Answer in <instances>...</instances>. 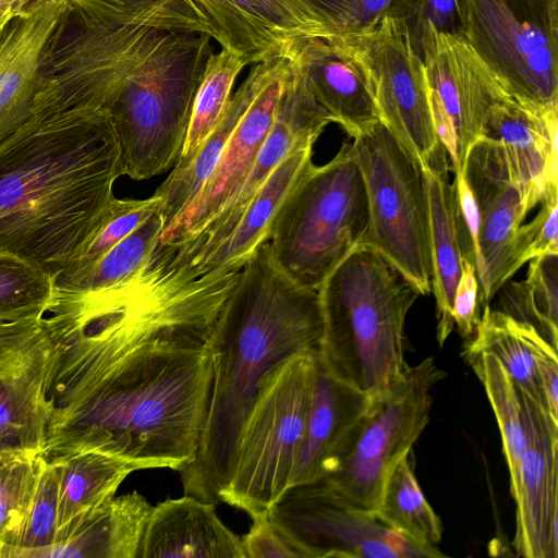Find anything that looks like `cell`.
Returning a JSON list of instances; mask_svg holds the SVG:
<instances>
[{"mask_svg":"<svg viewBox=\"0 0 558 558\" xmlns=\"http://www.w3.org/2000/svg\"><path fill=\"white\" fill-rule=\"evenodd\" d=\"M207 339L163 337L105 359L52 351L43 457L99 451L136 470L185 466L210 399Z\"/></svg>","mask_w":558,"mask_h":558,"instance_id":"cell-1","label":"cell"},{"mask_svg":"<svg viewBox=\"0 0 558 558\" xmlns=\"http://www.w3.org/2000/svg\"><path fill=\"white\" fill-rule=\"evenodd\" d=\"M121 175L106 109L34 116L0 143V251L54 277L99 229Z\"/></svg>","mask_w":558,"mask_h":558,"instance_id":"cell-2","label":"cell"},{"mask_svg":"<svg viewBox=\"0 0 558 558\" xmlns=\"http://www.w3.org/2000/svg\"><path fill=\"white\" fill-rule=\"evenodd\" d=\"M322 333L318 291L280 267L269 240L259 244L240 269L207 339L210 399L194 459L179 470L184 495L218 502L263 380L290 356L319 350Z\"/></svg>","mask_w":558,"mask_h":558,"instance_id":"cell-3","label":"cell"},{"mask_svg":"<svg viewBox=\"0 0 558 558\" xmlns=\"http://www.w3.org/2000/svg\"><path fill=\"white\" fill-rule=\"evenodd\" d=\"M317 291L323 366L372 399L383 396L408 366L405 319L421 293L386 258L364 245L341 260Z\"/></svg>","mask_w":558,"mask_h":558,"instance_id":"cell-4","label":"cell"},{"mask_svg":"<svg viewBox=\"0 0 558 558\" xmlns=\"http://www.w3.org/2000/svg\"><path fill=\"white\" fill-rule=\"evenodd\" d=\"M198 33H163L106 106L123 175L141 181L173 168L213 47Z\"/></svg>","mask_w":558,"mask_h":558,"instance_id":"cell-5","label":"cell"},{"mask_svg":"<svg viewBox=\"0 0 558 558\" xmlns=\"http://www.w3.org/2000/svg\"><path fill=\"white\" fill-rule=\"evenodd\" d=\"M369 222L367 192L352 143L327 163L306 168L279 205L269 244L280 267L300 284L318 290L330 271L364 245Z\"/></svg>","mask_w":558,"mask_h":558,"instance_id":"cell-6","label":"cell"},{"mask_svg":"<svg viewBox=\"0 0 558 558\" xmlns=\"http://www.w3.org/2000/svg\"><path fill=\"white\" fill-rule=\"evenodd\" d=\"M318 350L299 352L271 371L242 426L218 501L265 517L289 488L312 401Z\"/></svg>","mask_w":558,"mask_h":558,"instance_id":"cell-7","label":"cell"},{"mask_svg":"<svg viewBox=\"0 0 558 558\" xmlns=\"http://www.w3.org/2000/svg\"><path fill=\"white\" fill-rule=\"evenodd\" d=\"M369 222L364 246L397 268L421 293L432 291L430 220L421 165L383 122L353 138Z\"/></svg>","mask_w":558,"mask_h":558,"instance_id":"cell-8","label":"cell"},{"mask_svg":"<svg viewBox=\"0 0 558 558\" xmlns=\"http://www.w3.org/2000/svg\"><path fill=\"white\" fill-rule=\"evenodd\" d=\"M163 33L144 26H104L68 7L43 53L34 116L106 109Z\"/></svg>","mask_w":558,"mask_h":558,"instance_id":"cell-9","label":"cell"},{"mask_svg":"<svg viewBox=\"0 0 558 558\" xmlns=\"http://www.w3.org/2000/svg\"><path fill=\"white\" fill-rule=\"evenodd\" d=\"M445 377L433 357L407 366L401 379L373 400L336 468L320 478L325 485L353 508L374 513L388 475L427 425L430 391Z\"/></svg>","mask_w":558,"mask_h":558,"instance_id":"cell-10","label":"cell"},{"mask_svg":"<svg viewBox=\"0 0 558 558\" xmlns=\"http://www.w3.org/2000/svg\"><path fill=\"white\" fill-rule=\"evenodd\" d=\"M465 40L514 97L558 108V0H465Z\"/></svg>","mask_w":558,"mask_h":558,"instance_id":"cell-11","label":"cell"},{"mask_svg":"<svg viewBox=\"0 0 558 558\" xmlns=\"http://www.w3.org/2000/svg\"><path fill=\"white\" fill-rule=\"evenodd\" d=\"M331 44L344 47L362 64L380 122L422 169L448 168L433 121L424 62L397 22L385 14L373 28Z\"/></svg>","mask_w":558,"mask_h":558,"instance_id":"cell-12","label":"cell"},{"mask_svg":"<svg viewBox=\"0 0 558 558\" xmlns=\"http://www.w3.org/2000/svg\"><path fill=\"white\" fill-rule=\"evenodd\" d=\"M267 517L301 558L444 557L344 502L320 478L289 487Z\"/></svg>","mask_w":558,"mask_h":558,"instance_id":"cell-13","label":"cell"},{"mask_svg":"<svg viewBox=\"0 0 558 558\" xmlns=\"http://www.w3.org/2000/svg\"><path fill=\"white\" fill-rule=\"evenodd\" d=\"M287 76L270 130L235 192L219 213L192 238L177 246L190 262L220 244L239 222L251 199L276 167L294 151L314 146L331 116L313 96L304 73L290 59Z\"/></svg>","mask_w":558,"mask_h":558,"instance_id":"cell-14","label":"cell"},{"mask_svg":"<svg viewBox=\"0 0 558 558\" xmlns=\"http://www.w3.org/2000/svg\"><path fill=\"white\" fill-rule=\"evenodd\" d=\"M50 360L44 316L0 324V449L43 456Z\"/></svg>","mask_w":558,"mask_h":558,"instance_id":"cell-15","label":"cell"},{"mask_svg":"<svg viewBox=\"0 0 558 558\" xmlns=\"http://www.w3.org/2000/svg\"><path fill=\"white\" fill-rule=\"evenodd\" d=\"M461 170L477 208L475 268L485 306L513 276L512 242L527 211L497 142L477 138L469 148Z\"/></svg>","mask_w":558,"mask_h":558,"instance_id":"cell-16","label":"cell"},{"mask_svg":"<svg viewBox=\"0 0 558 558\" xmlns=\"http://www.w3.org/2000/svg\"><path fill=\"white\" fill-rule=\"evenodd\" d=\"M262 63V76L251 102L239 120L209 179L190 205L159 235L165 244L186 240L204 228L222 208L250 171L272 124L290 71L287 56Z\"/></svg>","mask_w":558,"mask_h":558,"instance_id":"cell-17","label":"cell"},{"mask_svg":"<svg viewBox=\"0 0 558 558\" xmlns=\"http://www.w3.org/2000/svg\"><path fill=\"white\" fill-rule=\"evenodd\" d=\"M518 389L526 433L514 499L513 547L524 558L558 557V424L546 408Z\"/></svg>","mask_w":558,"mask_h":558,"instance_id":"cell-18","label":"cell"},{"mask_svg":"<svg viewBox=\"0 0 558 558\" xmlns=\"http://www.w3.org/2000/svg\"><path fill=\"white\" fill-rule=\"evenodd\" d=\"M433 40L424 59L430 109L454 130L457 171L481 136L489 108L510 93L464 37L433 33Z\"/></svg>","mask_w":558,"mask_h":558,"instance_id":"cell-19","label":"cell"},{"mask_svg":"<svg viewBox=\"0 0 558 558\" xmlns=\"http://www.w3.org/2000/svg\"><path fill=\"white\" fill-rule=\"evenodd\" d=\"M557 131L558 108H543L510 94L497 100L485 118L480 137L500 145L527 213L558 186Z\"/></svg>","mask_w":558,"mask_h":558,"instance_id":"cell-20","label":"cell"},{"mask_svg":"<svg viewBox=\"0 0 558 558\" xmlns=\"http://www.w3.org/2000/svg\"><path fill=\"white\" fill-rule=\"evenodd\" d=\"M208 21L214 39L246 63L287 56L293 43L316 38L295 0H191Z\"/></svg>","mask_w":558,"mask_h":558,"instance_id":"cell-21","label":"cell"},{"mask_svg":"<svg viewBox=\"0 0 558 558\" xmlns=\"http://www.w3.org/2000/svg\"><path fill=\"white\" fill-rule=\"evenodd\" d=\"M68 5L33 3L0 34V143L34 116L43 53Z\"/></svg>","mask_w":558,"mask_h":558,"instance_id":"cell-22","label":"cell"},{"mask_svg":"<svg viewBox=\"0 0 558 558\" xmlns=\"http://www.w3.org/2000/svg\"><path fill=\"white\" fill-rule=\"evenodd\" d=\"M373 400L330 375L317 353L312 401L289 487L319 480L336 468Z\"/></svg>","mask_w":558,"mask_h":558,"instance_id":"cell-23","label":"cell"},{"mask_svg":"<svg viewBox=\"0 0 558 558\" xmlns=\"http://www.w3.org/2000/svg\"><path fill=\"white\" fill-rule=\"evenodd\" d=\"M288 57L304 73L315 99L350 137L380 122L368 77L344 47L304 38L292 44Z\"/></svg>","mask_w":558,"mask_h":558,"instance_id":"cell-24","label":"cell"},{"mask_svg":"<svg viewBox=\"0 0 558 558\" xmlns=\"http://www.w3.org/2000/svg\"><path fill=\"white\" fill-rule=\"evenodd\" d=\"M137 558H245L242 541L217 515L215 504L193 496L153 506Z\"/></svg>","mask_w":558,"mask_h":558,"instance_id":"cell-25","label":"cell"},{"mask_svg":"<svg viewBox=\"0 0 558 558\" xmlns=\"http://www.w3.org/2000/svg\"><path fill=\"white\" fill-rule=\"evenodd\" d=\"M313 146L301 148L269 174L227 238L204 256L190 262L201 276L240 270L251 253L269 240L275 214L288 192L313 162Z\"/></svg>","mask_w":558,"mask_h":558,"instance_id":"cell-26","label":"cell"},{"mask_svg":"<svg viewBox=\"0 0 558 558\" xmlns=\"http://www.w3.org/2000/svg\"><path fill=\"white\" fill-rule=\"evenodd\" d=\"M151 508L136 490L113 496L36 558H137Z\"/></svg>","mask_w":558,"mask_h":558,"instance_id":"cell-27","label":"cell"},{"mask_svg":"<svg viewBox=\"0 0 558 558\" xmlns=\"http://www.w3.org/2000/svg\"><path fill=\"white\" fill-rule=\"evenodd\" d=\"M428 191L430 220L432 291L437 310L436 338L442 347L454 328L456 288L462 271L463 248L454 182L448 168L423 169Z\"/></svg>","mask_w":558,"mask_h":558,"instance_id":"cell-28","label":"cell"},{"mask_svg":"<svg viewBox=\"0 0 558 558\" xmlns=\"http://www.w3.org/2000/svg\"><path fill=\"white\" fill-rule=\"evenodd\" d=\"M50 461L56 463L59 473L54 544L111 499L128 475L137 471L133 464L99 451L75 452Z\"/></svg>","mask_w":558,"mask_h":558,"instance_id":"cell-29","label":"cell"},{"mask_svg":"<svg viewBox=\"0 0 558 558\" xmlns=\"http://www.w3.org/2000/svg\"><path fill=\"white\" fill-rule=\"evenodd\" d=\"M262 76V63H255L239 88L218 124L204 141L195 156L182 167H173L154 195L161 201L165 226L169 225L198 194L215 170L223 149L253 96ZM162 229V230H163Z\"/></svg>","mask_w":558,"mask_h":558,"instance_id":"cell-30","label":"cell"},{"mask_svg":"<svg viewBox=\"0 0 558 558\" xmlns=\"http://www.w3.org/2000/svg\"><path fill=\"white\" fill-rule=\"evenodd\" d=\"M68 3L90 22L108 27L144 26L214 38L208 21L191 0H68Z\"/></svg>","mask_w":558,"mask_h":558,"instance_id":"cell-31","label":"cell"},{"mask_svg":"<svg viewBox=\"0 0 558 558\" xmlns=\"http://www.w3.org/2000/svg\"><path fill=\"white\" fill-rule=\"evenodd\" d=\"M165 222L159 213L121 240L95 263L53 277L54 290L90 292L114 287L135 276L158 244Z\"/></svg>","mask_w":558,"mask_h":558,"instance_id":"cell-32","label":"cell"},{"mask_svg":"<svg viewBox=\"0 0 558 558\" xmlns=\"http://www.w3.org/2000/svg\"><path fill=\"white\" fill-rule=\"evenodd\" d=\"M374 514L413 543L437 549L442 524L421 490L410 463V453L388 475Z\"/></svg>","mask_w":558,"mask_h":558,"instance_id":"cell-33","label":"cell"},{"mask_svg":"<svg viewBox=\"0 0 558 558\" xmlns=\"http://www.w3.org/2000/svg\"><path fill=\"white\" fill-rule=\"evenodd\" d=\"M480 353H489L497 357L515 386L546 408L536 364L521 322L486 304L462 355L466 359Z\"/></svg>","mask_w":558,"mask_h":558,"instance_id":"cell-34","label":"cell"},{"mask_svg":"<svg viewBox=\"0 0 558 558\" xmlns=\"http://www.w3.org/2000/svg\"><path fill=\"white\" fill-rule=\"evenodd\" d=\"M500 311L533 326L557 349L558 340V254L530 260L526 278L507 280L497 291Z\"/></svg>","mask_w":558,"mask_h":558,"instance_id":"cell-35","label":"cell"},{"mask_svg":"<svg viewBox=\"0 0 558 558\" xmlns=\"http://www.w3.org/2000/svg\"><path fill=\"white\" fill-rule=\"evenodd\" d=\"M481 380L495 414L514 498L519 487L521 460L526 447L522 405L517 386L497 357L480 353L464 359Z\"/></svg>","mask_w":558,"mask_h":558,"instance_id":"cell-36","label":"cell"},{"mask_svg":"<svg viewBox=\"0 0 558 558\" xmlns=\"http://www.w3.org/2000/svg\"><path fill=\"white\" fill-rule=\"evenodd\" d=\"M247 63L222 49L207 59L191 110L185 141L174 167L186 165L223 116L233 85Z\"/></svg>","mask_w":558,"mask_h":558,"instance_id":"cell-37","label":"cell"},{"mask_svg":"<svg viewBox=\"0 0 558 558\" xmlns=\"http://www.w3.org/2000/svg\"><path fill=\"white\" fill-rule=\"evenodd\" d=\"M53 293V276L48 271L0 251V324L44 316Z\"/></svg>","mask_w":558,"mask_h":558,"instance_id":"cell-38","label":"cell"},{"mask_svg":"<svg viewBox=\"0 0 558 558\" xmlns=\"http://www.w3.org/2000/svg\"><path fill=\"white\" fill-rule=\"evenodd\" d=\"M41 457L32 451L0 449V558H9L15 546Z\"/></svg>","mask_w":558,"mask_h":558,"instance_id":"cell-39","label":"cell"},{"mask_svg":"<svg viewBox=\"0 0 558 558\" xmlns=\"http://www.w3.org/2000/svg\"><path fill=\"white\" fill-rule=\"evenodd\" d=\"M386 14L397 22L423 62L434 43L433 32L464 37L465 0H391Z\"/></svg>","mask_w":558,"mask_h":558,"instance_id":"cell-40","label":"cell"},{"mask_svg":"<svg viewBox=\"0 0 558 558\" xmlns=\"http://www.w3.org/2000/svg\"><path fill=\"white\" fill-rule=\"evenodd\" d=\"M59 473L53 461L41 457L27 511L9 558H36L56 542Z\"/></svg>","mask_w":558,"mask_h":558,"instance_id":"cell-41","label":"cell"},{"mask_svg":"<svg viewBox=\"0 0 558 558\" xmlns=\"http://www.w3.org/2000/svg\"><path fill=\"white\" fill-rule=\"evenodd\" d=\"M314 26L316 38L337 41L373 28L391 0H295Z\"/></svg>","mask_w":558,"mask_h":558,"instance_id":"cell-42","label":"cell"},{"mask_svg":"<svg viewBox=\"0 0 558 558\" xmlns=\"http://www.w3.org/2000/svg\"><path fill=\"white\" fill-rule=\"evenodd\" d=\"M160 205V198L154 194L144 199L114 197L97 232L78 256L62 270L77 269L95 263L151 216L159 213Z\"/></svg>","mask_w":558,"mask_h":558,"instance_id":"cell-43","label":"cell"},{"mask_svg":"<svg viewBox=\"0 0 558 558\" xmlns=\"http://www.w3.org/2000/svg\"><path fill=\"white\" fill-rule=\"evenodd\" d=\"M541 208L531 222L521 225L511 247V272L514 275L531 259L558 254V186L550 189L539 202Z\"/></svg>","mask_w":558,"mask_h":558,"instance_id":"cell-44","label":"cell"},{"mask_svg":"<svg viewBox=\"0 0 558 558\" xmlns=\"http://www.w3.org/2000/svg\"><path fill=\"white\" fill-rule=\"evenodd\" d=\"M522 328L536 364L546 410L551 420L558 424L557 349L547 342L533 326L522 323Z\"/></svg>","mask_w":558,"mask_h":558,"instance_id":"cell-45","label":"cell"},{"mask_svg":"<svg viewBox=\"0 0 558 558\" xmlns=\"http://www.w3.org/2000/svg\"><path fill=\"white\" fill-rule=\"evenodd\" d=\"M482 294L473 262L463 257L452 307L454 327L461 337L473 336L482 314Z\"/></svg>","mask_w":558,"mask_h":558,"instance_id":"cell-46","label":"cell"},{"mask_svg":"<svg viewBox=\"0 0 558 558\" xmlns=\"http://www.w3.org/2000/svg\"><path fill=\"white\" fill-rule=\"evenodd\" d=\"M241 541L245 558H301L267 515L253 518Z\"/></svg>","mask_w":558,"mask_h":558,"instance_id":"cell-47","label":"cell"},{"mask_svg":"<svg viewBox=\"0 0 558 558\" xmlns=\"http://www.w3.org/2000/svg\"><path fill=\"white\" fill-rule=\"evenodd\" d=\"M29 7V5H28ZM22 8L16 4H3L0 5V34L5 28L8 23L17 15L23 14L27 8Z\"/></svg>","mask_w":558,"mask_h":558,"instance_id":"cell-48","label":"cell"},{"mask_svg":"<svg viewBox=\"0 0 558 558\" xmlns=\"http://www.w3.org/2000/svg\"><path fill=\"white\" fill-rule=\"evenodd\" d=\"M15 3H17L19 5L23 7V8H26L33 3H36V2H39V1H43V0H13Z\"/></svg>","mask_w":558,"mask_h":558,"instance_id":"cell-49","label":"cell"},{"mask_svg":"<svg viewBox=\"0 0 558 558\" xmlns=\"http://www.w3.org/2000/svg\"><path fill=\"white\" fill-rule=\"evenodd\" d=\"M3 4H16L19 5L17 3H15L13 0H0V5H3ZM21 7V5H20ZM23 8V7H22Z\"/></svg>","mask_w":558,"mask_h":558,"instance_id":"cell-50","label":"cell"}]
</instances>
